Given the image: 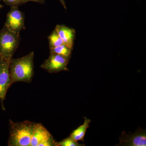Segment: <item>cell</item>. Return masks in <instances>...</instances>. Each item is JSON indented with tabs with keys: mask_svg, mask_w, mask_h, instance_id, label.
I'll list each match as a JSON object with an SVG mask.
<instances>
[{
	"mask_svg": "<svg viewBox=\"0 0 146 146\" xmlns=\"http://www.w3.org/2000/svg\"><path fill=\"white\" fill-rule=\"evenodd\" d=\"M34 57L33 52L18 58L10 60L9 71L11 84L19 82L30 83L34 76Z\"/></svg>",
	"mask_w": 146,
	"mask_h": 146,
	"instance_id": "obj_1",
	"label": "cell"
},
{
	"mask_svg": "<svg viewBox=\"0 0 146 146\" xmlns=\"http://www.w3.org/2000/svg\"><path fill=\"white\" fill-rule=\"evenodd\" d=\"M35 123L25 121L14 122L9 120V146H30Z\"/></svg>",
	"mask_w": 146,
	"mask_h": 146,
	"instance_id": "obj_2",
	"label": "cell"
},
{
	"mask_svg": "<svg viewBox=\"0 0 146 146\" xmlns=\"http://www.w3.org/2000/svg\"><path fill=\"white\" fill-rule=\"evenodd\" d=\"M20 33L14 32L4 26L0 30V56L3 60L10 61L19 45Z\"/></svg>",
	"mask_w": 146,
	"mask_h": 146,
	"instance_id": "obj_3",
	"label": "cell"
},
{
	"mask_svg": "<svg viewBox=\"0 0 146 146\" xmlns=\"http://www.w3.org/2000/svg\"><path fill=\"white\" fill-rule=\"evenodd\" d=\"M70 60L60 55L50 53L49 57L42 65L41 68L50 73H56L63 71H68L67 67Z\"/></svg>",
	"mask_w": 146,
	"mask_h": 146,
	"instance_id": "obj_4",
	"label": "cell"
},
{
	"mask_svg": "<svg viewBox=\"0 0 146 146\" xmlns=\"http://www.w3.org/2000/svg\"><path fill=\"white\" fill-rule=\"evenodd\" d=\"M5 26L11 31L20 33L25 29V15L19 10L18 7H12L7 16Z\"/></svg>",
	"mask_w": 146,
	"mask_h": 146,
	"instance_id": "obj_5",
	"label": "cell"
},
{
	"mask_svg": "<svg viewBox=\"0 0 146 146\" xmlns=\"http://www.w3.org/2000/svg\"><path fill=\"white\" fill-rule=\"evenodd\" d=\"M10 62L3 59L0 60V101L3 110H5L4 101L11 85L9 71Z\"/></svg>",
	"mask_w": 146,
	"mask_h": 146,
	"instance_id": "obj_6",
	"label": "cell"
},
{
	"mask_svg": "<svg viewBox=\"0 0 146 146\" xmlns=\"http://www.w3.org/2000/svg\"><path fill=\"white\" fill-rule=\"evenodd\" d=\"M119 140L120 146H146V130L139 129L130 135L123 131Z\"/></svg>",
	"mask_w": 146,
	"mask_h": 146,
	"instance_id": "obj_7",
	"label": "cell"
},
{
	"mask_svg": "<svg viewBox=\"0 0 146 146\" xmlns=\"http://www.w3.org/2000/svg\"><path fill=\"white\" fill-rule=\"evenodd\" d=\"M49 131L41 123H35L30 146H39L41 143L52 137Z\"/></svg>",
	"mask_w": 146,
	"mask_h": 146,
	"instance_id": "obj_8",
	"label": "cell"
},
{
	"mask_svg": "<svg viewBox=\"0 0 146 146\" xmlns=\"http://www.w3.org/2000/svg\"><path fill=\"white\" fill-rule=\"evenodd\" d=\"M55 30L63 41V44L73 49L75 38V30L63 25H57Z\"/></svg>",
	"mask_w": 146,
	"mask_h": 146,
	"instance_id": "obj_9",
	"label": "cell"
},
{
	"mask_svg": "<svg viewBox=\"0 0 146 146\" xmlns=\"http://www.w3.org/2000/svg\"><path fill=\"white\" fill-rule=\"evenodd\" d=\"M84 122L83 124L77 128L73 131L70 135V137L73 140L78 142L82 141L84 142V137L87 129L89 127V124L91 122V120L88 119L86 117H84Z\"/></svg>",
	"mask_w": 146,
	"mask_h": 146,
	"instance_id": "obj_10",
	"label": "cell"
},
{
	"mask_svg": "<svg viewBox=\"0 0 146 146\" xmlns=\"http://www.w3.org/2000/svg\"><path fill=\"white\" fill-rule=\"evenodd\" d=\"M50 53H55L60 55L70 60L73 49L63 44L58 46L50 49Z\"/></svg>",
	"mask_w": 146,
	"mask_h": 146,
	"instance_id": "obj_11",
	"label": "cell"
},
{
	"mask_svg": "<svg viewBox=\"0 0 146 146\" xmlns=\"http://www.w3.org/2000/svg\"><path fill=\"white\" fill-rule=\"evenodd\" d=\"M48 39L49 43L50 49L58 46L64 44L63 41L55 29L48 36Z\"/></svg>",
	"mask_w": 146,
	"mask_h": 146,
	"instance_id": "obj_12",
	"label": "cell"
},
{
	"mask_svg": "<svg viewBox=\"0 0 146 146\" xmlns=\"http://www.w3.org/2000/svg\"><path fill=\"white\" fill-rule=\"evenodd\" d=\"M85 144H80L77 141L73 140L70 137L65 138L60 142H56V146H83Z\"/></svg>",
	"mask_w": 146,
	"mask_h": 146,
	"instance_id": "obj_13",
	"label": "cell"
},
{
	"mask_svg": "<svg viewBox=\"0 0 146 146\" xmlns=\"http://www.w3.org/2000/svg\"><path fill=\"white\" fill-rule=\"evenodd\" d=\"M3 1L6 5L12 7H18L23 4V0H1Z\"/></svg>",
	"mask_w": 146,
	"mask_h": 146,
	"instance_id": "obj_14",
	"label": "cell"
},
{
	"mask_svg": "<svg viewBox=\"0 0 146 146\" xmlns=\"http://www.w3.org/2000/svg\"><path fill=\"white\" fill-rule=\"evenodd\" d=\"M23 1L24 3H25L29 1L35 2L39 3L42 4H44L45 3V0H23Z\"/></svg>",
	"mask_w": 146,
	"mask_h": 146,
	"instance_id": "obj_15",
	"label": "cell"
},
{
	"mask_svg": "<svg viewBox=\"0 0 146 146\" xmlns=\"http://www.w3.org/2000/svg\"><path fill=\"white\" fill-rule=\"evenodd\" d=\"M59 1H60V3H61V4L63 5V7H64L65 9H67V7H66L65 0H59Z\"/></svg>",
	"mask_w": 146,
	"mask_h": 146,
	"instance_id": "obj_16",
	"label": "cell"
},
{
	"mask_svg": "<svg viewBox=\"0 0 146 146\" xmlns=\"http://www.w3.org/2000/svg\"><path fill=\"white\" fill-rule=\"evenodd\" d=\"M1 1V0H0V1ZM3 7V6L0 3V10H1V9Z\"/></svg>",
	"mask_w": 146,
	"mask_h": 146,
	"instance_id": "obj_17",
	"label": "cell"
},
{
	"mask_svg": "<svg viewBox=\"0 0 146 146\" xmlns=\"http://www.w3.org/2000/svg\"><path fill=\"white\" fill-rule=\"evenodd\" d=\"M1 59H1V56H0V60H1Z\"/></svg>",
	"mask_w": 146,
	"mask_h": 146,
	"instance_id": "obj_18",
	"label": "cell"
}]
</instances>
